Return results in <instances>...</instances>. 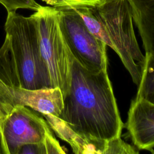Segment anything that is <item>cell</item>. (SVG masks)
<instances>
[{"mask_svg":"<svg viewBox=\"0 0 154 154\" xmlns=\"http://www.w3.org/2000/svg\"><path fill=\"white\" fill-rule=\"evenodd\" d=\"M56 8L61 30L73 57L91 72L107 70L105 43L91 32L73 8Z\"/></svg>","mask_w":154,"mask_h":154,"instance_id":"obj_5","label":"cell"},{"mask_svg":"<svg viewBox=\"0 0 154 154\" xmlns=\"http://www.w3.org/2000/svg\"><path fill=\"white\" fill-rule=\"evenodd\" d=\"M59 117L76 132L90 138L120 137L124 124L107 70L93 72L74 57L69 90Z\"/></svg>","mask_w":154,"mask_h":154,"instance_id":"obj_1","label":"cell"},{"mask_svg":"<svg viewBox=\"0 0 154 154\" xmlns=\"http://www.w3.org/2000/svg\"><path fill=\"white\" fill-rule=\"evenodd\" d=\"M138 150L135 146H131L118 137L107 140L105 154H136L139 153Z\"/></svg>","mask_w":154,"mask_h":154,"instance_id":"obj_13","label":"cell"},{"mask_svg":"<svg viewBox=\"0 0 154 154\" xmlns=\"http://www.w3.org/2000/svg\"><path fill=\"white\" fill-rule=\"evenodd\" d=\"M145 54H154V0H128Z\"/></svg>","mask_w":154,"mask_h":154,"instance_id":"obj_11","label":"cell"},{"mask_svg":"<svg viewBox=\"0 0 154 154\" xmlns=\"http://www.w3.org/2000/svg\"><path fill=\"white\" fill-rule=\"evenodd\" d=\"M146 60L137 97L154 103V54H145Z\"/></svg>","mask_w":154,"mask_h":154,"instance_id":"obj_12","label":"cell"},{"mask_svg":"<svg viewBox=\"0 0 154 154\" xmlns=\"http://www.w3.org/2000/svg\"><path fill=\"white\" fill-rule=\"evenodd\" d=\"M51 134L49 126L42 117L28 107L17 105L3 125L2 153L18 154L24 145L45 144Z\"/></svg>","mask_w":154,"mask_h":154,"instance_id":"obj_6","label":"cell"},{"mask_svg":"<svg viewBox=\"0 0 154 154\" xmlns=\"http://www.w3.org/2000/svg\"><path fill=\"white\" fill-rule=\"evenodd\" d=\"M0 3L6 8L7 13L16 12L20 8L30 9L35 11L41 6L35 0H0Z\"/></svg>","mask_w":154,"mask_h":154,"instance_id":"obj_14","label":"cell"},{"mask_svg":"<svg viewBox=\"0 0 154 154\" xmlns=\"http://www.w3.org/2000/svg\"><path fill=\"white\" fill-rule=\"evenodd\" d=\"M5 31L19 87H51L49 73L40 55L33 14L25 17L16 12L7 13Z\"/></svg>","mask_w":154,"mask_h":154,"instance_id":"obj_3","label":"cell"},{"mask_svg":"<svg viewBox=\"0 0 154 154\" xmlns=\"http://www.w3.org/2000/svg\"><path fill=\"white\" fill-rule=\"evenodd\" d=\"M18 105L29 107L41 114L59 117L64 107L62 91L59 87L27 89L14 87Z\"/></svg>","mask_w":154,"mask_h":154,"instance_id":"obj_9","label":"cell"},{"mask_svg":"<svg viewBox=\"0 0 154 154\" xmlns=\"http://www.w3.org/2000/svg\"><path fill=\"white\" fill-rule=\"evenodd\" d=\"M151 153H154V149H153V150H152L151 151Z\"/></svg>","mask_w":154,"mask_h":154,"instance_id":"obj_17","label":"cell"},{"mask_svg":"<svg viewBox=\"0 0 154 154\" xmlns=\"http://www.w3.org/2000/svg\"><path fill=\"white\" fill-rule=\"evenodd\" d=\"M36 22L40 55L49 73L51 87H59L63 98L70 85L73 55L63 35L58 10L40 6L32 14Z\"/></svg>","mask_w":154,"mask_h":154,"instance_id":"obj_4","label":"cell"},{"mask_svg":"<svg viewBox=\"0 0 154 154\" xmlns=\"http://www.w3.org/2000/svg\"><path fill=\"white\" fill-rule=\"evenodd\" d=\"M42 116L57 135L70 145L73 153L105 154L107 140L90 138L79 134L59 117L50 114Z\"/></svg>","mask_w":154,"mask_h":154,"instance_id":"obj_10","label":"cell"},{"mask_svg":"<svg viewBox=\"0 0 154 154\" xmlns=\"http://www.w3.org/2000/svg\"><path fill=\"white\" fill-rule=\"evenodd\" d=\"M73 8L91 32L116 52L133 82L138 85L146 57L135 34L128 0H114Z\"/></svg>","mask_w":154,"mask_h":154,"instance_id":"obj_2","label":"cell"},{"mask_svg":"<svg viewBox=\"0 0 154 154\" xmlns=\"http://www.w3.org/2000/svg\"><path fill=\"white\" fill-rule=\"evenodd\" d=\"M19 87V80L11 55L9 43L5 38L0 48V154L2 153V132L5 120L18 105L14 87Z\"/></svg>","mask_w":154,"mask_h":154,"instance_id":"obj_8","label":"cell"},{"mask_svg":"<svg viewBox=\"0 0 154 154\" xmlns=\"http://www.w3.org/2000/svg\"><path fill=\"white\" fill-rule=\"evenodd\" d=\"M46 4L55 8L71 7L96 5L100 4L99 0H42Z\"/></svg>","mask_w":154,"mask_h":154,"instance_id":"obj_15","label":"cell"},{"mask_svg":"<svg viewBox=\"0 0 154 154\" xmlns=\"http://www.w3.org/2000/svg\"><path fill=\"white\" fill-rule=\"evenodd\" d=\"M126 128L135 147L151 152L154 149V103L135 97L129 108Z\"/></svg>","mask_w":154,"mask_h":154,"instance_id":"obj_7","label":"cell"},{"mask_svg":"<svg viewBox=\"0 0 154 154\" xmlns=\"http://www.w3.org/2000/svg\"><path fill=\"white\" fill-rule=\"evenodd\" d=\"M114 1V0H99V1H100V4L104 3V2H108V1Z\"/></svg>","mask_w":154,"mask_h":154,"instance_id":"obj_16","label":"cell"}]
</instances>
